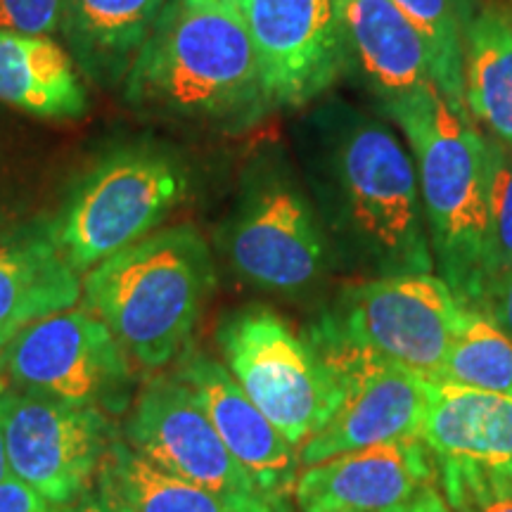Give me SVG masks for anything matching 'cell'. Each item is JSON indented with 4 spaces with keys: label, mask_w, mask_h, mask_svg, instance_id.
<instances>
[{
    "label": "cell",
    "mask_w": 512,
    "mask_h": 512,
    "mask_svg": "<svg viewBox=\"0 0 512 512\" xmlns=\"http://www.w3.org/2000/svg\"><path fill=\"white\" fill-rule=\"evenodd\" d=\"M176 377L192 389L230 456L252 475L273 510L290 512L287 496L299 477L297 448L254 406L223 363L185 349Z\"/></svg>",
    "instance_id": "9a60e30c"
},
{
    "label": "cell",
    "mask_w": 512,
    "mask_h": 512,
    "mask_svg": "<svg viewBox=\"0 0 512 512\" xmlns=\"http://www.w3.org/2000/svg\"><path fill=\"white\" fill-rule=\"evenodd\" d=\"M124 93L140 114L200 126H249L271 110L252 36L228 0H164Z\"/></svg>",
    "instance_id": "7a4b0ae2"
},
{
    "label": "cell",
    "mask_w": 512,
    "mask_h": 512,
    "mask_svg": "<svg viewBox=\"0 0 512 512\" xmlns=\"http://www.w3.org/2000/svg\"><path fill=\"white\" fill-rule=\"evenodd\" d=\"M252 36L268 105L318 100L349 72L339 0H235Z\"/></svg>",
    "instance_id": "4fadbf2b"
},
{
    "label": "cell",
    "mask_w": 512,
    "mask_h": 512,
    "mask_svg": "<svg viewBox=\"0 0 512 512\" xmlns=\"http://www.w3.org/2000/svg\"><path fill=\"white\" fill-rule=\"evenodd\" d=\"M81 299V275L64 261L48 228L0 233V330H22Z\"/></svg>",
    "instance_id": "d6986e66"
},
{
    "label": "cell",
    "mask_w": 512,
    "mask_h": 512,
    "mask_svg": "<svg viewBox=\"0 0 512 512\" xmlns=\"http://www.w3.org/2000/svg\"><path fill=\"white\" fill-rule=\"evenodd\" d=\"M510 19H512V17H510Z\"/></svg>",
    "instance_id": "d590c367"
},
{
    "label": "cell",
    "mask_w": 512,
    "mask_h": 512,
    "mask_svg": "<svg viewBox=\"0 0 512 512\" xmlns=\"http://www.w3.org/2000/svg\"><path fill=\"white\" fill-rule=\"evenodd\" d=\"M15 332H17V330H0V349H3L5 344L10 342V337L15 335Z\"/></svg>",
    "instance_id": "d6a6232c"
},
{
    "label": "cell",
    "mask_w": 512,
    "mask_h": 512,
    "mask_svg": "<svg viewBox=\"0 0 512 512\" xmlns=\"http://www.w3.org/2000/svg\"><path fill=\"white\" fill-rule=\"evenodd\" d=\"M465 309L439 275L396 273L349 287L328 320L351 342L437 382Z\"/></svg>",
    "instance_id": "30bf717a"
},
{
    "label": "cell",
    "mask_w": 512,
    "mask_h": 512,
    "mask_svg": "<svg viewBox=\"0 0 512 512\" xmlns=\"http://www.w3.org/2000/svg\"><path fill=\"white\" fill-rule=\"evenodd\" d=\"M482 313H486V316L501 325V328L512 337V271L496 280Z\"/></svg>",
    "instance_id": "f1b7e54d"
},
{
    "label": "cell",
    "mask_w": 512,
    "mask_h": 512,
    "mask_svg": "<svg viewBox=\"0 0 512 512\" xmlns=\"http://www.w3.org/2000/svg\"><path fill=\"white\" fill-rule=\"evenodd\" d=\"M74 512H107V510L102 508V503L93 496V498H86V501H83Z\"/></svg>",
    "instance_id": "1f68e13d"
},
{
    "label": "cell",
    "mask_w": 512,
    "mask_h": 512,
    "mask_svg": "<svg viewBox=\"0 0 512 512\" xmlns=\"http://www.w3.org/2000/svg\"><path fill=\"white\" fill-rule=\"evenodd\" d=\"M339 17L349 69L382 110L437 88L418 31L392 0H339Z\"/></svg>",
    "instance_id": "2e32d148"
},
{
    "label": "cell",
    "mask_w": 512,
    "mask_h": 512,
    "mask_svg": "<svg viewBox=\"0 0 512 512\" xmlns=\"http://www.w3.org/2000/svg\"><path fill=\"white\" fill-rule=\"evenodd\" d=\"M451 508L456 512H472L470 505H465V503H451Z\"/></svg>",
    "instance_id": "836d02e7"
},
{
    "label": "cell",
    "mask_w": 512,
    "mask_h": 512,
    "mask_svg": "<svg viewBox=\"0 0 512 512\" xmlns=\"http://www.w3.org/2000/svg\"><path fill=\"white\" fill-rule=\"evenodd\" d=\"M437 475L425 441H389L304 467L292 498L299 512H394L437 484Z\"/></svg>",
    "instance_id": "5bb4252c"
},
{
    "label": "cell",
    "mask_w": 512,
    "mask_h": 512,
    "mask_svg": "<svg viewBox=\"0 0 512 512\" xmlns=\"http://www.w3.org/2000/svg\"><path fill=\"white\" fill-rule=\"evenodd\" d=\"M311 342L339 380L342 403L328 425L299 448V465L309 467L389 441L420 439L434 382L351 342L328 318L313 330Z\"/></svg>",
    "instance_id": "ba28073f"
},
{
    "label": "cell",
    "mask_w": 512,
    "mask_h": 512,
    "mask_svg": "<svg viewBox=\"0 0 512 512\" xmlns=\"http://www.w3.org/2000/svg\"><path fill=\"white\" fill-rule=\"evenodd\" d=\"M302 152L335 228L380 275L432 273L413 155L373 114L332 100L302 126Z\"/></svg>",
    "instance_id": "6da1fadb"
},
{
    "label": "cell",
    "mask_w": 512,
    "mask_h": 512,
    "mask_svg": "<svg viewBox=\"0 0 512 512\" xmlns=\"http://www.w3.org/2000/svg\"><path fill=\"white\" fill-rule=\"evenodd\" d=\"M512 399V337L486 313L465 309L439 380Z\"/></svg>",
    "instance_id": "cb8c5ba5"
},
{
    "label": "cell",
    "mask_w": 512,
    "mask_h": 512,
    "mask_svg": "<svg viewBox=\"0 0 512 512\" xmlns=\"http://www.w3.org/2000/svg\"><path fill=\"white\" fill-rule=\"evenodd\" d=\"M463 100L472 121L512 150V19L498 8H482L467 27Z\"/></svg>",
    "instance_id": "44dd1931"
},
{
    "label": "cell",
    "mask_w": 512,
    "mask_h": 512,
    "mask_svg": "<svg viewBox=\"0 0 512 512\" xmlns=\"http://www.w3.org/2000/svg\"><path fill=\"white\" fill-rule=\"evenodd\" d=\"M240 280L273 294H302L323 280L330 242L316 209L278 155L249 166L240 200L219 230Z\"/></svg>",
    "instance_id": "8992f818"
},
{
    "label": "cell",
    "mask_w": 512,
    "mask_h": 512,
    "mask_svg": "<svg viewBox=\"0 0 512 512\" xmlns=\"http://www.w3.org/2000/svg\"><path fill=\"white\" fill-rule=\"evenodd\" d=\"M418 31L430 57L434 86L458 110L463 100V57L472 12L470 0H392Z\"/></svg>",
    "instance_id": "603a6c76"
},
{
    "label": "cell",
    "mask_w": 512,
    "mask_h": 512,
    "mask_svg": "<svg viewBox=\"0 0 512 512\" xmlns=\"http://www.w3.org/2000/svg\"><path fill=\"white\" fill-rule=\"evenodd\" d=\"M0 399L12 477L62 508L79 501L112 444L105 411L10 387H3Z\"/></svg>",
    "instance_id": "7c38bea8"
},
{
    "label": "cell",
    "mask_w": 512,
    "mask_h": 512,
    "mask_svg": "<svg viewBox=\"0 0 512 512\" xmlns=\"http://www.w3.org/2000/svg\"><path fill=\"white\" fill-rule=\"evenodd\" d=\"M394 512H456V510H453L451 503L446 501L444 491H441L437 484H432L427 486V489H422L411 503H406L403 508Z\"/></svg>",
    "instance_id": "f546056e"
},
{
    "label": "cell",
    "mask_w": 512,
    "mask_h": 512,
    "mask_svg": "<svg viewBox=\"0 0 512 512\" xmlns=\"http://www.w3.org/2000/svg\"><path fill=\"white\" fill-rule=\"evenodd\" d=\"M124 434L140 456L223 498L235 512H275L252 475L230 456L181 377L159 375L145 382L133 399Z\"/></svg>",
    "instance_id": "8fae6325"
},
{
    "label": "cell",
    "mask_w": 512,
    "mask_h": 512,
    "mask_svg": "<svg viewBox=\"0 0 512 512\" xmlns=\"http://www.w3.org/2000/svg\"><path fill=\"white\" fill-rule=\"evenodd\" d=\"M486 152V266L489 292L512 271V150L484 133ZM489 299V297H486Z\"/></svg>",
    "instance_id": "d4e9b609"
},
{
    "label": "cell",
    "mask_w": 512,
    "mask_h": 512,
    "mask_svg": "<svg viewBox=\"0 0 512 512\" xmlns=\"http://www.w3.org/2000/svg\"><path fill=\"white\" fill-rule=\"evenodd\" d=\"M0 512H72L62 505L50 503L46 496L38 494L29 484L17 477L0 482Z\"/></svg>",
    "instance_id": "83f0119b"
},
{
    "label": "cell",
    "mask_w": 512,
    "mask_h": 512,
    "mask_svg": "<svg viewBox=\"0 0 512 512\" xmlns=\"http://www.w3.org/2000/svg\"><path fill=\"white\" fill-rule=\"evenodd\" d=\"M164 0H62L64 50L88 79L112 88L126 81Z\"/></svg>",
    "instance_id": "ac0fdd59"
},
{
    "label": "cell",
    "mask_w": 512,
    "mask_h": 512,
    "mask_svg": "<svg viewBox=\"0 0 512 512\" xmlns=\"http://www.w3.org/2000/svg\"><path fill=\"white\" fill-rule=\"evenodd\" d=\"M102 320L67 309L24 325L0 349V384L72 406L121 411L133 370Z\"/></svg>",
    "instance_id": "9c48e42d"
},
{
    "label": "cell",
    "mask_w": 512,
    "mask_h": 512,
    "mask_svg": "<svg viewBox=\"0 0 512 512\" xmlns=\"http://www.w3.org/2000/svg\"><path fill=\"white\" fill-rule=\"evenodd\" d=\"M0 102L38 119H79L88 91L60 43L0 31Z\"/></svg>",
    "instance_id": "ffe728a7"
},
{
    "label": "cell",
    "mask_w": 512,
    "mask_h": 512,
    "mask_svg": "<svg viewBox=\"0 0 512 512\" xmlns=\"http://www.w3.org/2000/svg\"><path fill=\"white\" fill-rule=\"evenodd\" d=\"M448 503H465L472 512H512V479L475 463L439 460Z\"/></svg>",
    "instance_id": "484cf974"
},
{
    "label": "cell",
    "mask_w": 512,
    "mask_h": 512,
    "mask_svg": "<svg viewBox=\"0 0 512 512\" xmlns=\"http://www.w3.org/2000/svg\"><path fill=\"white\" fill-rule=\"evenodd\" d=\"M95 491L107 512H235L223 498L169 475L117 439L102 456Z\"/></svg>",
    "instance_id": "7402d4cb"
},
{
    "label": "cell",
    "mask_w": 512,
    "mask_h": 512,
    "mask_svg": "<svg viewBox=\"0 0 512 512\" xmlns=\"http://www.w3.org/2000/svg\"><path fill=\"white\" fill-rule=\"evenodd\" d=\"M384 112L411 147L439 278L460 304L484 311L489 297L484 133L467 110L453 107L437 88Z\"/></svg>",
    "instance_id": "3957f363"
},
{
    "label": "cell",
    "mask_w": 512,
    "mask_h": 512,
    "mask_svg": "<svg viewBox=\"0 0 512 512\" xmlns=\"http://www.w3.org/2000/svg\"><path fill=\"white\" fill-rule=\"evenodd\" d=\"M211 287L207 240L181 223L145 235L83 273L81 297L128 358L159 370L188 349Z\"/></svg>",
    "instance_id": "277c9868"
},
{
    "label": "cell",
    "mask_w": 512,
    "mask_h": 512,
    "mask_svg": "<svg viewBox=\"0 0 512 512\" xmlns=\"http://www.w3.org/2000/svg\"><path fill=\"white\" fill-rule=\"evenodd\" d=\"M216 339L242 392L297 451L337 413L339 380L316 344L280 313L264 306L230 313Z\"/></svg>",
    "instance_id": "52a82bcc"
},
{
    "label": "cell",
    "mask_w": 512,
    "mask_h": 512,
    "mask_svg": "<svg viewBox=\"0 0 512 512\" xmlns=\"http://www.w3.org/2000/svg\"><path fill=\"white\" fill-rule=\"evenodd\" d=\"M185 195L188 169L174 152L152 143L117 147L76 181L48 233L83 275L155 233Z\"/></svg>",
    "instance_id": "5b68a950"
},
{
    "label": "cell",
    "mask_w": 512,
    "mask_h": 512,
    "mask_svg": "<svg viewBox=\"0 0 512 512\" xmlns=\"http://www.w3.org/2000/svg\"><path fill=\"white\" fill-rule=\"evenodd\" d=\"M3 394V387H0ZM10 463H8V448H5V425H3V399H0V482L10 479Z\"/></svg>",
    "instance_id": "4dcf8cb0"
},
{
    "label": "cell",
    "mask_w": 512,
    "mask_h": 512,
    "mask_svg": "<svg viewBox=\"0 0 512 512\" xmlns=\"http://www.w3.org/2000/svg\"><path fill=\"white\" fill-rule=\"evenodd\" d=\"M62 0H0V31L48 36L60 29Z\"/></svg>",
    "instance_id": "4316f807"
},
{
    "label": "cell",
    "mask_w": 512,
    "mask_h": 512,
    "mask_svg": "<svg viewBox=\"0 0 512 512\" xmlns=\"http://www.w3.org/2000/svg\"><path fill=\"white\" fill-rule=\"evenodd\" d=\"M228 3H233V5H235V0H228Z\"/></svg>",
    "instance_id": "e575fe53"
},
{
    "label": "cell",
    "mask_w": 512,
    "mask_h": 512,
    "mask_svg": "<svg viewBox=\"0 0 512 512\" xmlns=\"http://www.w3.org/2000/svg\"><path fill=\"white\" fill-rule=\"evenodd\" d=\"M420 439L439 460L475 463L512 479V399L434 382Z\"/></svg>",
    "instance_id": "e0dca14e"
}]
</instances>
